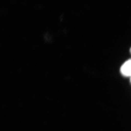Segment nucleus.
<instances>
[{
  "label": "nucleus",
  "instance_id": "nucleus-3",
  "mask_svg": "<svg viewBox=\"0 0 131 131\" xmlns=\"http://www.w3.org/2000/svg\"><path fill=\"white\" fill-rule=\"evenodd\" d=\"M130 82H131V77H130Z\"/></svg>",
  "mask_w": 131,
  "mask_h": 131
},
{
  "label": "nucleus",
  "instance_id": "nucleus-2",
  "mask_svg": "<svg viewBox=\"0 0 131 131\" xmlns=\"http://www.w3.org/2000/svg\"><path fill=\"white\" fill-rule=\"evenodd\" d=\"M130 53H131V48H130Z\"/></svg>",
  "mask_w": 131,
  "mask_h": 131
},
{
  "label": "nucleus",
  "instance_id": "nucleus-1",
  "mask_svg": "<svg viewBox=\"0 0 131 131\" xmlns=\"http://www.w3.org/2000/svg\"><path fill=\"white\" fill-rule=\"evenodd\" d=\"M120 72L125 77H131V59L126 61L120 68Z\"/></svg>",
  "mask_w": 131,
  "mask_h": 131
}]
</instances>
